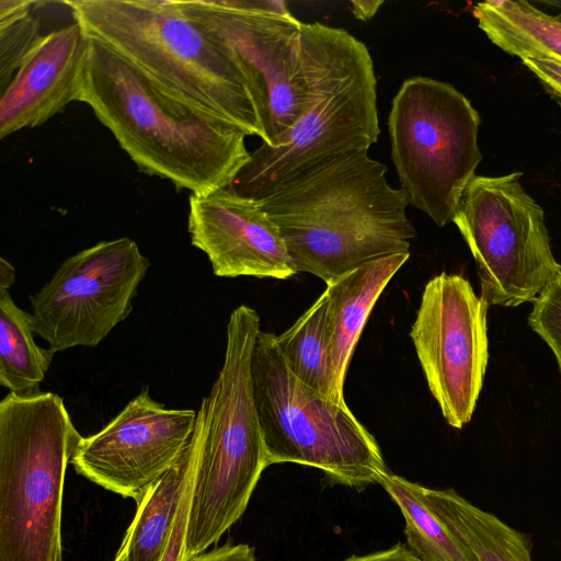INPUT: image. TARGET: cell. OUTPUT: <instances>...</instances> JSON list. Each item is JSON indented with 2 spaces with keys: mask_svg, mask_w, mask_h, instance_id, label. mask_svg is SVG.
<instances>
[{
  "mask_svg": "<svg viewBox=\"0 0 561 561\" xmlns=\"http://www.w3.org/2000/svg\"><path fill=\"white\" fill-rule=\"evenodd\" d=\"M78 101L92 108L139 171L193 195L229 187L250 160L241 128L91 37Z\"/></svg>",
  "mask_w": 561,
  "mask_h": 561,
  "instance_id": "cell-1",
  "label": "cell"
},
{
  "mask_svg": "<svg viewBox=\"0 0 561 561\" xmlns=\"http://www.w3.org/2000/svg\"><path fill=\"white\" fill-rule=\"evenodd\" d=\"M368 151H347L301 172L259 201L278 227L297 273L327 285L365 263L410 250L415 237L403 188Z\"/></svg>",
  "mask_w": 561,
  "mask_h": 561,
  "instance_id": "cell-2",
  "label": "cell"
},
{
  "mask_svg": "<svg viewBox=\"0 0 561 561\" xmlns=\"http://www.w3.org/2000/svg\"><path fill=\"white\" fill-rule=\"evenodd\" d=\"M305 106L274 145L261 144L229 186L262 201L325 159L366 150L379 135L377 81L366 45L344 28L301 24Z\"/></svg>",
  "mask_w": 561,
  "mask_h": 561,
  "instance_id": "cell-3",
  "label": "cell"
},
{
  "mask_svg": "<svg viewBox=\"0 0 561 561\" xmlns=\"http://www.w3.org/2000/svg\"><path fill=\"white\" fill-rule=\"evenodd\" d=\"M64 3L89 37L248 136L261 137L251 95L231 53L181 0Z\"/></svg>",
  "mask_w": 561,
  "mask_h": 561,
  "instance_id": "cell-4",
  "label": "cell"
},
{
  "mask_svg": "<svg viewBox=\"0 0 561 561\" xmlns=\"http://www.w3.org/2000/svg\"><path fill=\"white\" fill-rule=\"evenodd\" d=\"M257 312L240 305L226 329L222 366L199 407L203 434L185 534V558L206 551L243 515L268 467L252 382Z\"/></svg>",
  "mask_w": 561,
  "mask_h": 561,
  "instance_id": "cell-5",
  "label": "cell"
},
{
  "mask_svg": "<svg viewBox=\"0 0 561 561\" xmlns=\"http://www.w3.org/2000/svg\"><path fill=\"white\" fill-rule=\"evenodd\" d=\"M82 436L54 392L0 402V561H61L66 469Z\"/></svg>",
  "mask_w": 561,
  "mask_h": 561,
  "instance_id": "cell-6",
  "label": "cell"
},
{
  "mask_svg": "<svg viewBox=\"0 0 561 561\" xmlns=\"http://www.w3.org/2000/svg\"><path fill=\"white\" fill-rule=\"evenodd\" d=\"M252 382L268 465L320 469L334 483L363 490L388 472L381 450L346 402L333 401L298 380L276 335L260 331Z\"/></svg>",
  "mask_w": 561,
  "mask_h": 561,
  "instance_id": "cell-7",
  "label": "cell"
},
{
  "mask_svg": "<svg viewBox=\"0 0 561 561\" xmlns=\"http://www.w3.org/2000/svg\"><path fill=\"white\" fill-rule=\"evenodd\" d=\"M480 115L448 82L404 80L388 115L391 159L410 204L438 227L453 222L482 160Z\"/></svg>",
  "mask_w": 561,
  "mask_h": 561,
  "instance_id": "cell-8",
  "label": "cell"
},
{
  "mask_svg": "<svg viewBox=\"0 0 561 561\" xmlns=\"http://www.w3.org/2000/svg\"><path fill=\"white\" fill-rule=\"evenodd\" d=\"M522 174L476 175L453 219L476 261L488 305L534 301L561 274L543 209L523 188Z\"/></svg>",
  "mask_w": 561,
  "mask_h": 561,
  "instance_id": "cell-9",
  "label": "cell"
},
{
  "mask_svg": "<svg viewBox=\"0 0 561 561\" xmlns=\"http://www.w3.org/2000/svg\"><path fill=\"white\" fill-rule=\"evenodd\" d=\"M231 53L251 95L261 140L273 146L306 102L301 22L279 0H181Z\"/></svg>",
  "mask_w": 561,
  "mask_h": 561,
  "instance_id": "cell-10",
  "label": "cell"
},
{
  "mask_svg": "<svg viewBox=\"0 0 561 561\" xmlns=\"http://www.w3.org/2000/svg\"><path fill=\"white\" fill-rule=\"evenodd\" d=\"M150 260L127 237L67 257L30 296L32 325L55 354L98 346L133 310Z\"/></svg>",
  "mask_w": 561,
  "mask_h": 561,
  "instance_id": "cell-11",
  "label": "cell"
},
{
  "mask_svg": "<svg viewBox=\"0 0 561 561\" xmlns=\"http://www.w3.org/2000/svg\"><path fill=\"white\" fill-rule=\"evenodd\" d=\"M488 306L465 277L443 272L425 285L410 331L428 389L455 428L471 420L482 389Z\"/></svg>",
  "mask_w": 561,
  "mask_h": 561,
  "instance_id": "cell-12",
  "label": "cell"
},
{
  "mask_svg": "<svg viewBox=\"0 0 561 561\" xmlns=\"http://www.w3.org/2000/svg\"><path fill=\"white\" fill-rule=\"evenodd\" d=\"M197 421L193 409H170L148 388L98 433L82 437L71 458L93 483L139 502L183 457Z\"/></svg>",
  "mask_w": 561,
  "mask_h": 561,
  "instance_id": "cell-13",
  "label": "cell"
},
{
  "mask_svg": "<svg viewBox=\"0 0 561 561\" xmlns=\"http://www.w3.org/2000/svg\"><path fill=\"white\" fill-rule=\"evenodd\" d=\"M191 243L218 277L287 279L297 274L276 224L259 201L229 187L188 197Z\"/></svg>",
  "mask_w": 561,
  "mask_h": 561,
  "instance_id": "cell-14",
  "label": "cell"
},
{
  "mask_svg": "<svg viewBox=\"0 0 561 561\" xmlns=\"http://www.w3.org/2000/svg\"><path fill=\"white\" fill-rule=\"evenodd\" d=\"M90 37L73 21L43 34L0 99V138L45 124L78 101Z\"/></svg>",
  "mask_w": 561,
  "mask_h": 561,
  "instance_id": "cell-15",
  "label": "cell"
},
{
  "mask_svg": "<svg viewBox=\"0 0 561 561\" xmlns=\"http://www.w3.org/2000/svg\"><path fill=\"white\" fill-rule=\"evenodd\" d=\"M410 252L365 263L327 285V316L336 382L343 390L355 345L367 318L387 284L408 261Z\"/></svg>",
  "mask_w": 561,
  "mask_h": 561,
  "instance_id": "cell-16",
  "label": "cell"
},
{
  "mask_svg": "<svg viewBox=\"0 0 561 561\" xmlns=\"http://www.w3.org/2000/svg\"><path fill=\"white\" fill-rule=\"evenodd\" d=\"M203 434V414L181 460L137 502L116 558L121 561H162L178 517L182 496L195 469Z\"/></svg>",
  "mask_w": 561,
  "mask_h": 561,
  "instance_id": "cell-17",
  "label": "cell"
},
{
  "mask_svg": "<svg viewBox=\"0 0 561 561\" xmlns=\"http://www.w3.org/2000/svg\"><path fill=\"white\" fill-rule=\"evenodd\" d=\"M432 512L456 535L472 561H531L526 536L453 489L422 486Z\"/></svg>",
  "mask_w": 561,
  "mask_h": 561,
  "instance_id": "cell-18",
  "label": "cell"
},
{
  "mask_svg": "<svg viewBox=\"0 0 561 561\" xmlns=\"http://www.w3.org/2000/svg\"><path fill=\"white\" fill-rule=\"evenodd\" d=\"M480 30L503 51L561 61V18L527 1L488 0L472 8Z\"/></svg>",
  "mask_w": 561,
  "mask_h": 561,
  "instance_id": "cell-19",
  "label": "cell"
},
{
  "mask_svg": "<svg viewBox=\"0 0 561 561\" xmlns=\"http://www.w3.org/2000/svg\"><path fill=\"white\" fill-rule=\"evenodd\" d=\"M276 344L298 380L333 401L345 402L332 364L324 293L288 330L276 335Z\"/></svg>",
  "mask_w": 561,
  "mask_h": 561,
  "instance_id": "cell-20",
  "label": "cell"
},
{
  "mask_svg": "<svg viewBox=\"0 0 561 561\" xmlns=\"http://www.w3.org/2000/svg\"><path fill=\"white\" fill-rule=\"evenodd\" d=\"M30 312L21 309L10 291H0V385L27 397L39 393L54 353L34 339Z\"/></svg>",
  "mask_w": 561,
  "mask_h": 561,
  "instance_id": "cell-21",
  "label": "cell"
},
{
  "mask_svg": "<svg viewBox=\"0 0 561 561\" xmlns=\"http://www.w3.org/2000/svg\"><path fill=\"white\" fill-rule=\"evenodd\" d=\"M379 484L399 506L408 547L421 561H472L456 535L426 505L422 485L389 471Z\"/></svg>",
  "mask_w": 561,
  "mask_h": 561,
  "instance_id": "cell-22",
  "label": "cell"
},
{
  "mask_svg": "<svg viewBox=\"0 0 561 561\" xmlns=\"http://www.w3.org/2000/svg\"><path fill=\"white\" fill-rule=\"evenodd\" d=\"M36 2L0 1V89L3 91L16 70L43 36L39 21L33 14Z\"/></svg>",
  "mask_w": 561,
  "mask_h": 561,
  "instance_id": "cell-23",
  "label": "cell"
},
{
  "mask_svg": "<svg viewBox=\"0 0 561 561\" xmlns=\"http://www.w3.org/2000/svg\"><path fill=\"white\" fill-rule=\"evenodd\" d=\"M528 324L550 347L561 374V274L534 300Z\"/></svg>",
  "mask_w": 561,
  "mask_h": 561,
  "instance_id": "cell-24",
  "label": "cell"
},
{
  "mask_svg": "<svg viewBox=\"0 0 561 561\" xmlns=\"http://www.w3.org/2000/svg\"><path fill=\"white\" fill-rule=\"evenodd\" d=\"M194 474L195 469L187 482L186 489L182 496L178 517L162 561H184L185 559V534L193 491Z\"/></svg>",
  "mask_w": 561,
  "mask_h": 561,
  "instance_id": "cell-25",
  "label": "cell"
},
{
  "mask_svg": "<svg viewBox=\"0 0 561 561\" xmlns=\"http://www.w3.org/2000/svg\"><path fill=\"white\" fill-rule=\"evenodd\" d=\"M522 62L561 106V61L546 57H524Z\"/></svg>",
  "mask_w": 561,
  "mask_h": 561,
  "instance_id": "cell-26",
  "label": "cell"
},
{
  "mask_svg": "<svg viewBox=\"0 0 561 561\" xmlns=\"http://www.w3.org/2000/svg\"><path fill=\"white\" fill-rule=\"evenodd\" d=\"M184 561H256L254 549L245 543H227L210 551L186 557Z\"/></svg>",
  "mask_w": 561,
  "mask_h": 561,
  "instance_id": "cell-27",
  "label": "cell"
},
{
  "mask_svg": "<svg viewBox=\"0 0 561 561\" xmlns=\"http://www.w3.org/2000/svg\"><path fill=\"white\" fill-rule=\"evenodd\" d=\"M343 561H421L410 549L398 543L389 549L368 553L365 556H352Z\"/></svg>",
  "mask_w": 561,
  "mask_h": 561,
  "instance_id": "cell-28",
  "label": "cell"
},
{
  "mask_svg": "<svg viewBox=\"0 0 561 561\" xmlns=\"http://www.w3.org/2000/svg\"><path fill=\"white\" fill-rule=\"evenodd\" d=\"M382 3V0H353L351 11L356 19L368 21L377 13Z\"/></svg>",
  "mask_w": 561,
  "mask_h": 561,
  "instance_id": "cell-29",
  "label": "cell"
},
{
  "mask_svg": "<svg viewBox=\"0 0 561 561\" xmlns=\"http://www.w3.org/2000/svg\"><path fill=\"white\" fill-rule=\"evenodd\" d=\"M15 280V267L4 257H0V291H10Z\"/></svg>",
  "mask_w": 561,
  "mask_h": 561,
  "instance_id": "cell-30",
  "label": "cell"
},
{
  "mask_svg": "<svg viewBox=\"0 0 561 561\" xmlns=\"http://www.w3.org/2000/svg\"><path fill=\"white\" fill-rule=\"evenodd\" d=\"M114 561H121V560H119L118 558H115V560H114Z\"/></svg>",
  "mask_w": 561,
  "mask_h": 561,
  "instance_id": "cell-31",
  "label": "cell"
}]
</instances>
